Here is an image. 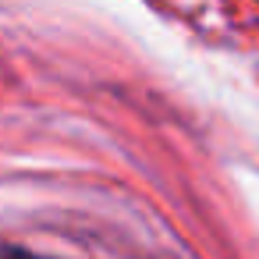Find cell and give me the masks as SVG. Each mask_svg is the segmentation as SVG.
<instances>
[{"instance_id":"obj_1","label":"cell","mask_w":259,"mask_h":259,"mask_svg":"<svg viewBox=\"0 0 259 259\" xmlns=\"http://www.w3.org/2000/svg\"><path fill=\"white\" fill-rule=\"evenodd\" d=\"M8 259H43V255H32V252H22V248H8Z\"/></svg>"}]
</instances>
